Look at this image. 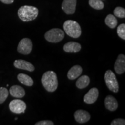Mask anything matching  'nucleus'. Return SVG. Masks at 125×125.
<instances>
[{"label":"nucleus","instance_id":"obj_1","mask_svg":"<svg viewBox=\"0 0 125 125\" xmlns=\"http://www.w3.org/2000/svg\"><path fill=\"white\" fill-rule=\"evenodd\" d=\"M41 82L44 88L49 92H54L58 87L57 75L52 71L45 72L42 76Z\"/></svg>","mask_w":125,"mask_h":125},{"label":"nucleus","instance_id":"obj_2","mask_svg":"<svg viewBox=\"0 0 125 125\" xmlns=\"http://www.w3.org/2000/svg\"><path fill=\"white\" fill-rule=\"evenodd\" d=\"M18 16L23 21L27 22L35 20L38 15V8L33 6L24 5L18 10Z\"/></svg>","mask_w":125,"mask_h":125},{"label":"nucleus","instance_id":"obj_3","mask_svg":"<svg viewBox=\"0 0 125 125\" xmlns=\"http://www.w3.org/2000/svg\"><path fill=\"white\" fill-rule=\"evenodd\" d=\"M63 29L65 33L72 38H79L82 33L80 25L74 20H68L65 21L63 24Z\"/></svg>","mask_w":125,"mask_h":125},{"label":"nucleus","instance_id":"obj_4","mask_svg":"<svg viewBox=\"0 0 125 125\" xmlns=\"http://www.w3.org/2000/svg\"><path fill=\"white\" fill-rule=\"evenodd\" d=\"M104 80L108 89L114 93L119 91V83L116 76L111 70H107L104 75Z\"/></svg>","mask_w":125,"mask_h":125},{"label":"nucleus","instance_id":"obj_5","mask_svg":"<svg viewBox=\"0 0 125 125\" xmlns=\"http://www.w3.org/2000/svg\"><path fill=\"white\" fill-rule=\"evenodd\" d=\"M64 38V32L60 29H52L45 33V38L48 42L57 43Z\"/></svg>","mask_w":125,"mask_h":125},{"label":"nucleus","instance_id":"obj_6","mask_svg":"<svg viewBox=\"0 0 125 125\" xmlns=\"http://www.w3.org/2000/svg\"><path fill=\"white\" fill-rule=\"evenodd\" d=\"M32 43L29 38H23L19 43L18 51L23 54H29L32 51Z\"/></svg>","mask_w":125,"mask_h":125},{"label":"nucleus","instance_id":"obj_7","mask_svg":"<svg viewBox=\"0 0 125 125\" xmlns=\"http://www.w3.org/2000/svg\"><path fill=\"white\" fill-rule=\"evenodd\" d=\"M26 104L21 100H13L9 103V107L10 110L15 114L24 113L26 109Z\"/></svg>","mask_w":125,"mask_h":125},{"label":"nucleus","instance_id":"obj_8","mask_svg":"<svg viewBox=\"0 0 125 125\" xmlns=\"http://www.w3.org/2000/svg\"><path fill=\"white\" fill-rule=\"evenodd\" d=\"M76 0H64L62 1V8L67 15L74 14L76 10Z\"/></svg>","mask_w":125,"mask_h":125},{"label":"nucleus","instance_id":"obj_9","mask_svg":"<svg viewBox=\"0 0 125 125\" xmlns=\"http://www.w3.org/2000/svg\"><path fill=\"white\" fill-rule=\"evenodd\" d=\"M99 92L96 87H93L84 96V102L87 104L94 103L97 100Z\"/></svg>","mask_w":125,"mask_h":125},{"label":"nucleus","instance_id":"obj_10","mask_svg":"<svg viewBox=\"0 0 125 125\" xmlns=\"http://www.w3.org/2000/svg\"><path fill=\"white\" fill-rule=\"evenodd\" d=\"M74 118L78 123H84L89 121L90 115L86 111L79 109L75 112Z\"/></svg>","mask_w":125,"mask_h":125},{"label":"nucleus","instance_id":"obj_11","mask_svg":"<svg viewBox=\"0 0 125 125\" xmlns=\"http://www.w3.org/2000/svg\"><path fill=\"white\" fill-rule=\"evenodd\" d=\"M114 69L118 74H122L125 71V56L124 54H121L118 56L115 65Z\"/></svg>","mask_w":125,"mask_h":125},{"label":"nucleus","instance_id":"obj_12","mask_svg":"<svg viewBox=\"0 0 125 125\" xmlns=\"http://www.w3.org/2000/svg\"><path fill=\"white\" fill-rule=\"evenodd\" d=\"M13 65L16 68L19 69L24 70L30 72L34 71L35 68L34 65L30 62H28L26 60H16L13 62Z\"/></svg>","mask_w":125,"mask_h":125},{"label":"nucleus","instance_id":"obj_13","mask_svg":"<svg viewBox=\"0 0 125 125\" xmlns=\"http://www.w3.org/2000/svg\"><path fill=\"white\" fill-rule=\"evenodd\" d=\"M104 104L106 108L110 111H115L118 108V103L116 98L111 95L106 97Z\"/></svg>","mask_w":125,"mask_h":125},{"label":"nucleus","instance_id":"obj_14","mask_svg":"<svg viewBox=\"0 0 125 125\" xmlns=\"http://www.w3.org/2000/svg\"><path fill=\"white\" fill-rule=\"evenodd\" d=\"M82 73V68L80 65H75L68 71L67 73V77L70 80H74L79 76Z\"/></svg>","mask_w":125,"mask_h":125},{"label":"nucleus","instance_id":"obj_15","mask_svg":"<svg viewBox=\"0 0 125 125\" xmlns=\"http://www.w3.org/2000/svg\"><path fill=\"white\" fill-rule=\"evenodd\" d=\"M63 49L67 53H77L81 49V45L75 42H69L64 45Z\"/></svg>","mask_w":125,"mask_h":125},{"label":"nucleus","instance_id":"obj_16","mask_svg":"<svg viewBox=\"0 0 125 125\" xmlns=\"http://www.w3.org/2000/svg\"><path fill=\"white\" fill-rule=\"evenodd\" d=\"M9 93L12 96L15 98H22L25 95L24 89L19 85H13L9 89Z\"/></svg>","mask_w":125,"mask_h":125},{"label":"nucleus","instance_id":"obj_17","mask_svg":"<svg viewBox=\"0 0 125 125\" xmlns=\"http://www.w3.org/2000/svg\"><path fill=\"white\" fill-rule=\"evenodd\" d=\"M18 79L21 83L27 86H31L34 84V81L32 78L27 75L23 73H20L18 75Z\"/></svg>","mask_w":125,"mask_h":125},{"label":"nucleus","instance_id":"obj_18","mask_svg":"<svg viewBox=\"0 0 125 125\" xmlns=\"http://www.w3.org/2000/svg\"><path fill=\"white\" fill-rule=\"evenodd\" d=\"M90 78L87 75H83L78 79L76 82V86L78 89H82L89 85Z\"/></svg>","mask_w":125,"mask_h":125},{"label":"nucleus","instance_id":"obj_19","mask_svg":"<svg viewBox=\"0 0 125 125\" xmlns=\"http://www.w3.org/2000/svg\"><path fill=\"white\" fill-rule=\"evenodd\" d=\"M105 23L109 28L114 29L116 27L117 24H118V20L113 15L109 14L105 18Z\"/></svg>","mask_w":125,"mask_h":125},{"label":"nucleus","instance_id":"obj_20","mask_svg":"<svg viewBox=\"0 0 125 125\" xmlns=\"http://www.w3.org/2000/svg\"><path fill=\"white\" fill-rule=\"evenodd\" d=\"M89 4L93 8L97 10H101L104 7V4L101 0H89Z\"/></svg>","mask_w":125,"mask_h":125},{"label":"nucleus","instance_id":"obj_21","mask_svg":"<svg viewBox=\"0 0 125 125\" xmlns=\"http://www.w3.org/2000/svg\"><path fill=\"white\" fill-rule=\"evenodd\" d=\"M9 94V92L5 87H0V104L6 100Z\"/></svg>","mask_w":125,"mask_h":125},{"label":"nucleus","instance_id":"obj_22","mask_svg":"<svg viewBox=\"0 0 125 125\" xmlns=\"http://www.w3.org/2000/svg\"><path fill=\"white\" fill-rule=\"evenodd\" d=\"M114 14L115 16L119 18H125V9L122 7H118L114 9Z\"/></svg>","mask_w":125,"mask_h":125},{"label":"nucleus","instance_id":"obj_23","mask_svg":"<svg viewBox=\"0 0 125 125\" xmlns=\"http://www.w3.org/2000/svg\"><path fill=\"white\" fill-rule=\"evenodd\" d=\"M117 34L120 38L125 40V24H121L117 29Z\"/></svg>","mask_w":125,"mask_h":125},{"label":"nucleus","instance_id":"obj_24","mask_svg":"<svg viewBox=\"0 0 125 125\" xmlns=\"http://www.w3.org/2000/svg\"><path fill=\"white\" fill-rule=\"evenodd\" d=\"M111 125H125V121L123 119H114L113 121L111 123Z\"/></svg>","mask_w":125,"mask_h":125},{"label":"nucleus","instance_id":"obj_25","mask_svg":"<svg viewBox=\"0 0 125 125\" xmlns=\"http://www.w3.org/2000/svg\"><path fill=\"white\" fill-rule=\"evenodd\" d=\"M35 125H53L54 123L51 121H42L36 123Z\"/></svg>","mask_w":125,"mask_h":125},{"label":"nucleus","instance_id":"obj_26","mask_svg":"<svg viewBox=\"0 0 125 125\" xmlns=\"http://www.w3.org/2000/svg\"><path fill=\"white\" fill-rule=\"evenodd\" d=\"M2 3L5 4H10L13 2L14 0H0Z\"/></svg>","mask_w":125,"mask_h":125}]
</instances>
